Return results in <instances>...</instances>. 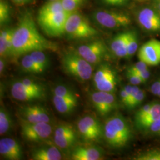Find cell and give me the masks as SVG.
Listing matches in <instances>:
<instances>
[{"label": "cell", "instance_id": "1", "mask_svg": "<svg viewBox=\"0 0 160 160\" xmlns=\"http://www.w3.org/2000/svg\"><path fill=\"white\" fill-rule=\"evenodd\" d=\"M57 45L40 34L32 15L26 13L20 20L13 36L12 57L17 58L34 51H56Z\"/></svg>", "mask_w": 160, "mask_h": 160}, {"label": "cell", "instance_id": "2", "mask_svg": "<svg viewBox=\"0 0 160 160\" xmlns=\"http://www.w3.org/2000/svg\"><path fill=\"white\" fill-rule=\"evenodd\" d=\"M131 128L121 114L109 118L103 128V136L109 146L114 148L125 147L132 138Z\"/></svg>", "mask_w": 160, "mask_h": 160}, {"label": "cell", "instance_id": "3", "mask_svg": "<svg viewBox=\"0 0 160 160\" xmlns=\"http://www.w3.org/2000/svg\"><path fill=\"white\" fill-rule=\"evenodd\" d=\"M62 67L67 74L80 81L90 80L92 74V64L77 51H69L62 58Z\"/></svg>", "mask_w": 160, "mask_h": 160}, {"label": "cell", "instance_id": "4", "mask_svg": "<svg viewBox=\"0 0 160 160\" xmlns=\"http://www.w3.org/2000/svg\"><path fill=\"white\" fill-rule=\"evenodd\" d=\"M65 34L70 39H84L94 38L98 34L85 17L75 12L69 15L66 25Z\"/></svg>", "mask_w": 160, "mask_h": 160}, {"label": "cell", "instance_id": "5", "mask_svg": "<svg viewBox=\"0 0 160 160\" xmlns=\"http://www.w3.org/2000/svg\"><path fill=\"white\" fill-rule=\"evenodd\" d=\"M94 20L100 26L109 29H118L128 27L131 18L123 12L101 10L92 14Z\"/></svg>", "mask_w": 160, "mask_h": 160}, {"label": "cell", "instance_id": "6", "mask_svg": "<svg viewBox=\"0 0 160 160\" xmlns=\"http://www.w3.org/2000/svg\"><path fill=\"white\" fill-rule=\"evenodd\" d=\"M22 133L24 138L30 141L40 142L46 140L52 132V128L48 122H30L21 119Z\"/></svg>", "mask_w": 160, "mask_h": 160}, {"label": "cell", "instance_id": "7", "mask_svg": "<svg viewBox=\"0 0 160 160\" xmlns=\"http://www.w3.org/2000/svg\"><path fill=\"white\" fill-rule=\"evenodd\" d=\"M94 84L98 91L114 93L117 85L116 71L108 64H102L94 75Z\"/></svg>", "mask_w": 160, "mask_h": 160}, {"label": "cell", "instance_id": "8", "mask_svg": "<svg viewBox=\"0 0 160 160\" xmlns=\"http://www.w3.org/2000/svg\"><path fill=\"white\" fill-rule=\"evenodd\" d=\"M70 14L64 11L49 17L38 19V22L47 35L52 37H59L65 34V25Z\"/></svg>", "mask_w": 160, "mask_h": 160}, {"label": "cell", "instance_id": "9", "mask_svg": "<svg viewBox=\"0 0 160 160\" xmlns=\"http://www.w3.org/2000/svg\"><path fill=\"white\" fill-rule=\"evenodd\" d=\"M81 137L87 141H97L103 135V129L100 122L94 117L86 116L77 123Z\"/></svg>", "mask_w": 160, "mask_h": 160}, {"label": "cell", "instance_id": "10", "mask_svg": "<svg viewBox=\"0 0 160 160\" xmlns=\"http://www.w3.org/2000/svg\"><path fill=\"white\" fill-rule=\"evenodd\" d=\"M77 52L92 65L100 63L107 54V48L102 40H94L79 46Z\"/></svg>", "mask_w": 160, "mask_h": 160}, {"label": "cell", "instance_id": "11", "mask_svg": "<svg viewBox=\"0 0 160 160\" xmlns=\"http://www.w3.org/2000/svg\"><path fill=\"white\" fill-rule=\"evenodd\" d=\"M91 99L94 108L102 116L109 114L118 106L113 92L98 91L92 94Z\"/></svg>", "mask_w": 160, "mask_h": 160}, {"label": "cell", "instance_id": "12", "mask_svg": "<svg viewBox=\"0 0 160 160\" xmlns=\"http://www.w3.org/2000/svg\"><path fill=\"white\" fill-rule=\"evenodd\" d=\"M138 57L139 61L148 65L155 66L160 63V41L156 39L149 40L140 48Z\"/></svg>", "mask_w": 160, "mask_h": 160}, {"label": "cell", "instance_id": "13", "mask_svg": "<svg viewBox=\"0 0 160 160\" xmlns=\"http://www.w3.org/2000/svg\"><path fill=\"white\" fill-rule=\"evenodd\" d=\"M10 92L12 97L22 102L41 100L45 96V90L31 89L24 86L20 80L12 84Z\"/></svg>", "mask_w": 160, "mask_h": 160}, {"label": "cell", "instance_id": "14", "mask_svg": "<svg viewBox=\"0 0 160 160\" xmlns=\"http://www.w3.org/2000/svg\"><path fill=\"white\" fill-rule=\"evenodd\" d=\"M138 21L145 30L151 32H160V14L157 10L144 8L139 12Z\"/></svg>", "mask_w": 160, "mask_h": 160}, {"label": "cell", "instance_id": "15", "mask_svg": "<svg viewBox=\"0 0 160 160\" xmlns=\"http://www.w3.org/2000/svg\"><path fill=\"white\" fill-rule=\"evenodd\" d=\"M0 153L7 160H19L23 158L21 146L16 140L10 138L0 140Z\"/></svg>", "mask_w": 160, "mask_h": 160}, {"label": "cell", "instance_id": "16", "mask_svg": "<svg viewBox=\"0 0 160 160\" xmlns=\"http://www.w3.org/2000/svg\"><path fill=\"white\" fill-rule=\"evenodd\" d=\"M23 119L30 122H48L51 119L46 109L39 105H29L20 110Z\"/></svg>", "mask_w": 160, "mask_h": 160}, {"label": "cell", "instance_id": "17", "mask_svg": "<svg viewBox=\"0 0 160 160\" xmlns=\"http://www.w3.org/2000/svg\"><path fill=\"white\" fill-rule=\"evenodd\" d=\"M103 150L94 145L78 146L72 151L71 158L74 160H98L103 157Z\"/></svg>", "mask_w": 160, "mask_h": 160}, {"label": "cell", "instance_id": "18", "mask_svg": "<svg viewBox=\"0 0 160 160\" xmlns=\"http://www.w3.org/2000/svg\"><path fill=\"white\" fill-rule=\"evenodd\" d=\"M129 32L117 34L110 43V49L114 55L119 58H125L128 53V42Z\"/></svg>", "mask_w": 160, "mask_h": 160}, {"label": "cell", "instance_id": "19", "mask_svg": "<svg viewBox=\"0 0 160 160\" xmlns=\"http://www.w3.org/2000/svg\"><path fill=\"white\" fill-rule=\"evenodd\" d=\"M53 103L58 112L62 114L72 112L78 106L77 97H61L53 95Z\"/></svg>", "mask_w": 160, "mask_h": 160}, {"label": "cell", "instance_id": "20", "mask_svg": "<svg viewBox=\"0 0 160 160\" xmlns=\"http://www.w3.org/2000/svg\"><path fill=\"white\" fill-rule=\"evenodd\" d=\"M57 147L48 146L35 149L32 153V158L35 160H61L62 154Z\"/></svg>", "mask_w": 160, "mask_h": 160}, {"label": "cell", "instance_id": "21", "mask_svg": "<svg viewBox=\"0 0 160 160\" xmlns=\"http://www.w3.org/2000/svg\"><path fill=\"white\" fill-rule=\"evenodd\" d=\"M160 117V103L155 102L148 114L142 119L135 123V125L139 130L147 131Z\"/></svg>", "mask_w": 160, "mask_h": 160}, {"label": "cell", "instance_id": "22", "mask_svg": "<svg viewBox=\"0 0 160 160\" xmlns=\"http://www.w3.org/2000/svg\"><path fill=\"white\" fill-rule=\"evenodd\" d=\"M64 11L61 0L49 1V2L40 8L38 20L49 17Z\"/></svg>", "mask_w": 160, "mask_h": 160}, {"label": "cell", "instance_id": "23", "mask_svg": "<svg viewBox=\"0 0 160 160\" xmlns=\"http://www.w3.org/2000/svg\"><path fill=\"white\" fill-rule=\"evenodd\" d=\"M29 53L42 72L48 68L49 61L48 57L44 52L43 51H34Z\"/></svg>", "mask_w": 160, "mask_h": 160}, {"label": "cell", "instance_id": "24", "mask_svg": "<svg viewBox=\"0 0 160 160\" xmlns=\"http://www.w3.org/2000/svg\"><path fill=\"white\" fill-rule=\"evenodd\" d=\"M12 121L10 115L4 107L0 109V134L4 135L11 130Z\"/></svg>", "mask_w": 160, "mask_h": 160}, {"label": "cell", "instance_id": "25", "mask_svg": "<svg viewBox=\"0 0 160 160\" xmlns=\"http://www.w3.org/2000/svg\"><path fill=\"white\" fill-rule=\"evenodd\" d=\"M21 64L23 71L32 74L42 73L40 69L33 61L30 53H27L24 55Z\"/></svg>", "mask_w": 160, "mask_h": 160}, {"label": "cell", "instance_id": "26", "mask_svg": "<svg viewBox=\"0 0 160 160\" xmlns=\"http://www.w3.org/2000/svg\"><path fill=\"white\" fill-rule=\"evenodd\" d=\"M53 140L58 148L67 149L72 147L77 141V135H71L62 137H54Z\"/></svg>", "mask_w": 160, "mask_h": 160}, {"label": "cell", "instance_id": "27", "mask_svg": "<svg viewBox=\"0 0 160 160\" xmlns=\"http://www.w3.org/2000/svg\"><path fill=\"white\" fill-rule=\"evenodd\" d=\"M138 48V38L135 32L129 31L128 42V53L126 58L129 59L132 57Z\"/></svg>", "mask_w": 160, "mask_h": 160}, {"label": "cell", "instance_id": "28", "mask_svg": "<svg viewBox=\"0 0 160 160\" xmlns=\"http://www.w3.org/2000/svg\"><path fill=\"white\" fill-rule=\"evenodd\" d=\"M14 29H6L1 30L0 32V55L1 58L7 57V42L10 36Z\"/></svg>", "mask_w": 160, "mask_h": 160}, {"label": "cell", "instance_id": "29", "mask_svg": "<svg viewBox=\"0 0 160 160\" xmlns=\"http://www.w3.org/2000/svg\"><path fill=\"white\" fill-rule=\"evenodd\" d=\"M11 9L9 4L4 0L0 1V24L1 26L8 23L10 20Z\"/></svg>", "mask_w": 160, "mask_h": 160}, {"label": "cell", "instance_id": "30", "mask_svg": "<svg viewBox=\"0 0 160 160\" xmlns=\"http://www.w3.org/2000/svg\"><path fill=\"white\" fill-rule=\"evenodd\" d=\"M136 160H160V149L146 151L138 155L134 158Z\"/></svg>", "mask_w": 160, "mask_h": 160}, {"label": "cell", "instance_id": "31", "mask_svg": "<svg viewBox=\"0 0 160 160\" xmlns=\"http://www.w3.org/2000/svg\"><path fill=\"white\" fill-rule=\"evenodd\" d=\"M84 0H61L63 9L69 13L77 12L82 5Z\"/></svg>", "mask_w": 160, "mask_h": 160}, {"label": "cell", "instance_id": "32", "mask_svg": "<svg viewBox=\"0 0 160 160\" xmlns=\"http://www.w3.org/2000/svg\"><path fill=\"white\" fill-rule=\"evenodd\" d=\"M53 94L55 96L61 97H76L74 92L68 87L65 86L59 85L54 88Z\"/></svg>", "mask_w": 160, "mask_h": 160}, {"label": "cell", "instance_id": "33", "mask_svg": "<svg viewBox=\"0 0 160 160\" xmlns=\"http://www.w3.org/2000/svg\"><path fill=\"white\" fill-rule=\"evenodd\" d=\"M155 103V102L147 103L139 109L135 115V119H134L135 123L144 118L149 112L150 110L152 108V106L154 105Z\"/></svg>", "mask_w": 160, "mask_h": 160}, {"label": "cell", "instance_id": "34", "mask_svg": "<svg viewBox=\"0 0 160 160\" xmlns=\"http://www.w3.org/2000/svg\"><path fill=\"white\" fill-rule=\"evenodd\" d=\"M144 98H145L144 92L141 89H139V90L137 93L135 97H134L133 100L132 101L131 103L129 105L128 108L129 109H132L137 108L143 102Z\"/></svg>", "mask_w": 160, "mask_h": 160}, {"label": "cell", "instance_id": "35", "mask_svg": "<svg viewBox=\"0 0 160 160\" xmlns=\"http://www.w3.org/2000/svg\"><path fill=\"white\" fill-rule=\"evenodd\" d=\"M24 86L29 87L31 89L37 90H45V88L40 83L35 81L34 80L25 78L20 80Z\"/></svg>", "mask_w": 160, "mask_h": 160}, {"label": "cell", "instance_id": "36", "mask_svg": "<svg viewBox=\"0 0 160 160\" xmlns=\"http://www.w3.org/2000/svg\"><path fill=\"white\" fill-rule=\"evenodd\" d=\"M126 77L130 83L133 86H138L143 83V81L139 75L128 70L126 71Z\"/></svg>", "mask_w": 160, "mask_h": 160}, {"label": "cell", "instance_id": "37", "mask_svg": "<svg viewBox=\"0 0 160 160\" xmlns=\"http://www.w3.org/2000/svg\"><path fill=\"white\" fill-rule=\"evenodd\" d=\"M148 65L143 61H139V62H138L137 63H135L134 65H132L127 70L135 73H139L141 71H143L144 70L148 69Z\"/></svg>", "mask_w": 160, "mask_h": 160}, {"label": "cell", "instance_id": "38", "mask_svg": "<svg viewBox=\"0 0 160 160\" xmlns=\"http://www.w3.org/2000/svg\"><path fill=\"white\" fill-rule=\"evenodd\" d=\"M147 132L153 136L160 137V117L149 128Z\"/></svg>", "mask_w": 160, "mask_h": 160}, {"label": "cell", "instance_id": "39", "mask_svg": "<svg viewBox=\"0 0 160 160\" xmlns=\"http://www.w3.org/2000/svg\"><path fill=\"white\" fill-rule=\"evenodd\" d=\"M128 1L129 0H103L106 4L116 7L124 6L128 2Z\"/></svg>", "mask_w": 160, "mask_h": 160}, {"label": "cell", "instance_id": "40", "mask_svg": "<svg viewBox=\"0 0 160 160\" xmlns=\"http://www.w3.org/2000/svg\"><path fill=\"white\" fill-rule=\"evenodd\" d=\"M120 97L122 103H123L126 108H128L129 103V95L128 93V92L124 89V88H123L120 90Z\"/></svg>", "mask_w": 160, "mask_h": 160}, {"label": "cell", "instance_id": "41", "mask_svg": "<svg viewBox=\"0 0 160 160\" xmlns=\"http://www.w3.org/2000/svg\"><path fill=\"white\" fill-rule=\"evenodd\" d=\"M151 92L156 96H158L160 92V78L155 81L151 87Z\"/></svg>", "mask_w": 160, "mask_h": 160}, {"label": "cell", "instance_id": "42", "mask_svg": "<svg viewBox=\"0 0 160 160\" xmlns=\"http://www.w3.org/2000/svg\"><path fill=\"white\" fill-rule=\"evenodd\" d=\"M136 74H137L140 76V77L142 78V80L143 81V83H145L147 81V80H148L149 78L150 77V75H151L150 71H149L148 68L144 70L143 71H141L139 73H136Z\"/></svg>", "mask_w": 160, "mask_h": 160}, {"label": "cell", "instance_id": "43", "mask_svg": "<svg viewBox=\"0 0 160 160\" xmlns=\"http://www.w3.org/2000/svg\"><path fill=\"white\" fill-rule=\"evenodd\" d=\"M12 1L18 5H24L26 4H28L32 1L33 0H12Z\"/></svg>", "mask_w": 160, "mask_h": 160}, {"label": "cell", "instance_id": "44", "mask_svg": "<svg viewBox=\"0 0 160 160\" xmlns=\"http://www.w3.org/2000/svg\"><path fill=\"white\" fill-rule=\"evenodd\" d=\"M5 69V62L3 58H1L0 59V72L2 74Z\"/></svg>", "mask_w": 160, "mask_h": 160}, {"label": "cell", "instance_id": "45", "mask_svg": "<svg viewBox=\"0 0 160 160\" xmlns=\"http://www.w3.org/2000/svg\"><path fill=\"white\" fill-rule=\"evenodd\" d=\"M155 5H156V7H157V10L160 14V0H157L156 1Z\"/></svg>", "mask_w": 160, "mask_h": 160}, {"label": "cell", "instance_id": "46", "mask_svg": "<svg viewBox=\"0 0 160 160\" xmlns=\"http://www.w3.org/2000/svg\"><path fill=\"white\" fill-rule=\"evenodd\" d=\"M158 97H160V93H159V94H158Z\"/></svg>", "mask_w": 160, "mask_h": 160}, {"label": "cell", "instance_id": "47", "mask_svg": "<svg viewBox=\"0 0 160 160\" xmlns=\"http://www.w3.org/2000/svg\"><path fill=\"white\" fill-rule=\"evenodd\" d=\"M49 1H56V0H49Z\"/></svg>", "mask_w": 160, "mask_h": 160}, {"label": "cell", "instance_id": "48", "mask_svg": "<svg viewBox=\"0 0 160 160\" xmlns=\"http://www.w3.org/2000/svg\"><path fill=\"white\" fill-rule=\"evenodd\" d=\"M140 1H143V0H140Z\"/></svg>", "mask_w": 160, "mask_h": 160}]
</instances>
